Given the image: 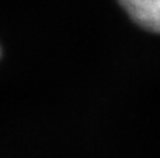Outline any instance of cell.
<instances>
[{
  "instance_id": "cell-1",
  "label": "cell",
  "mask_w": 160,
  "mask_h": 158,
  "mask_svg": "<svg viewBox=\"0 0 160 158\" xmlns=\"http://www.w3.org/2000/svg\"><path fill=\"white\" fill-rule=\"evenodd\" d=\"M138 25L160 34V0H118Z\"/></svg>"
}]
</instances>
